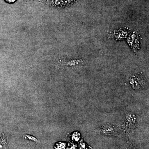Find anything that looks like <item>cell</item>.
Returning a JSON list of instances; mask_svg holds the SVG:
<instances>
[{
	"label": "cell",
	"instance_id": "30bf717a",
	"mask_svg": "<svg viewBox=\"0 0 149 149\" xmlns=\"http://www.w3.org/2000/svg\"><path fill=\"white\" fill-rule=\"evenodd\" d=\"M7 2L9 3H13L16 1V0H5Z\"/></svg>",
	"mask_w": 149,
	"mask_h": 149
},
{
	"label": "cell",
	"instance_id": "ba28073f",
	"mask_svg": "<svg viewBox=\"0 0 149 149\" xmlns=\"http://www.w3.org/2000/svg\"><path fill=\"white\" fill-rule=\"evenodd\" d=\"M79 149H88V148L85 143L81 142L79 146Z\"/></svg>",
	"mask_w": 149,
	"mask_h": 149
},
{
	"label": "cell",
	"instance_id": "8992f818",
	"mask_svg": "<svg viewBox=\"0 0 149 149\" xmlns=\"http://www.w3.org/2000/svg\"><path fill=\"white\" fill-rule=\"evenodd\" d=\"M68 3V0H55L54 3L56 5L61 6L65 4Z\"/></svg>",
	"mask_w": 149,
	"mask_h": 149
},
{
	"label": "cell",
	"instance_id": "3957f363",
	"mask_svg": "<svg viewBox=\"0 0 149 149\" xmlns=\"http://www.w3.org/2000/svg\"><path fill=\"white\" fill-rule=\"evenodd\" d=\"M62 63L65 65L69 66H78L84 65L85 64V61L83 59L73 60L65 62H62Z\"/></svg>",
	"mask_w": 149,
	"mask_h": 149
},
{
	"label": "cell",
	"instance_id": "277c9868",
	"mask_svg": "<svg viewBox=\"0 0 149 149\" xmlns=\"http://www.w3.org/2000/svg\"><path fill=\"white\" fill-rule=\"evenodd\" d=\"M130 84L133 85V88H136L137 87H141L144 85L143 80H142L141 78L137 77H132L130 80Z\"/></svg>",
	"mask_w": 149,
	"mask_h": 149
},
{
	"label": "cell",
	"instance_id": "9c48e42d",
	"mask_svg": "<svg viewBox=\"0 0 149 149\" xmlns=\"http://www.w3.org/2000/svg\"><path fill=\"white\" fill-rule=\"evenodd\" d=\"M76 148H77V147H76V146L72 144V145L70 146L69 148H68V149H76Z\"/></svg>",
	"mask_w": 149,
	"mask_h": 149
},
{
	"label": "cell",
	"instance_id": "5b68a950",
	"mask_svg": "<svg viewBox=\"0 0 149 149\" xmlns=\"http://www.w3.org/2000/svg\"><path fill=\"white\" fill-rule=\"evenodd\" d=\"M81 138V136H80V133L78 132H74L72 134V141H76V142H78L80 140Z\"/></svg>",
	"mask_w": 149,
	"mask_h": 149
},
{
	"label": "cell",
	"instance_id": "7a4b0ae2",
	"mask_svg": "<svg viewBox=\"0 0 149 149\" xmlns=\"http://www.w3.org/2000/svg\"><path fill=\"white\" fill-rule=\"evenodd\" d=\"M136 123V116L131 113H127L125 115V122L122 127L125 129V131L130 134L135 128Z\"/></svg>",
	"mask_w": 149,
	"mask_h": 149
},
{
	"label": "cell",
	"instance_id": "52a82bcc",
	"mask_svg": "<svg viewBox=\"0 0 149 149\" xmlns=\"http://www.w3.org/2000/svg\"><path fill=\"white\" fill-rule=\"evenodd\" d=\"M66 144L65 143L60 142L56 144L55 148L56 149H65Z\"/></svg>",
	"mask_w": 149,
	"mask_h": 149
},
{
	"label": "cell",
	"instance_id": "6da1fadb",
	"mask_svg": "<svg viewBox=\"0 0 149 149\" xmlns=\"http://www.w3.org/2000/svg\"><path fill=\"white\" fill-rule=\"evenodd\" d=\"M95 131L97 134L104 136H116L119 138H122L125 136L124 130L116 125L110 123H106L98 127Z\"/></svg>",
	"mask_w": 149,
	"mask_h": 149
}]
</instances>
